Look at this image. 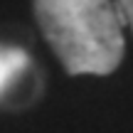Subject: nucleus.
Returning a JSON list of instances; mask_svg holds the SVG:
<instances>
[{
	"label": "nucleus",
	"instance_id": "f257e3e1",
	"mask_svg": "<svg viewBox=\"0 0 133 133\" xmlns=\"http://www.w3.org/2000/svg\"><path fill=\"white\" fill-rule=\"evenodd\" d=\"M35 17L66 74L106 76L123 62V22L111 0H35Z\"/></svg>",
	"mask_w": 133,
	"mask_h": 133
},
{
	"label": "nucleus",
	"instance_id": "7ed1b4c3",
	"mask_svg": "<svg viewBox=\"0 0 133 133\" xmlns=\"http://www.w3.org/2000/svg\"><path fill=\"white\" fill-rule=\"evenodd\" d=\"M116 10H118V15H121V22L128 25L133 30V0H118Z\"/></svg>",
	"mask_w": 133,
	"mask_h": 133
},
{
	"label": "nucleus",
	"instance_id": "f03ea898",
	"mask_svg": "<svg viewBox=\"0 0 133 133\" xmlns=\"http://www.w3.org/2000/svg\"><path fill=\"white\" fill-rule=\"evenodd\" d=\"M27 69H30V54L22 47L0 42V99Z\"/></svg>",
	"mask_w": 133,
	"mask_h": 133
}]
</instances>
